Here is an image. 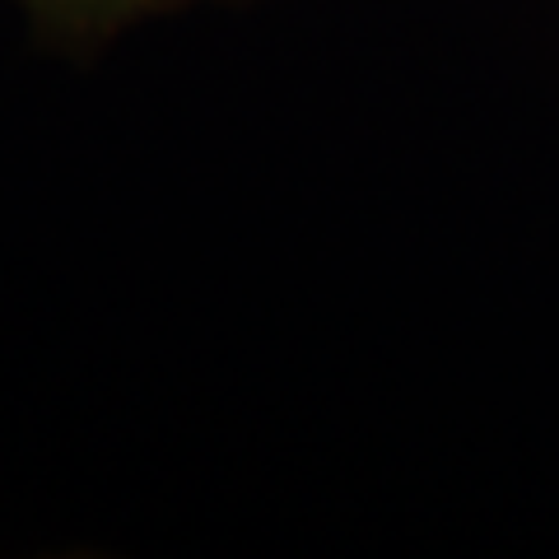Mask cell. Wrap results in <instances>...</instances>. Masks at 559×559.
<instances>
[{"instance_id": "1", "label": "cell", "mask_w": 559, "mask_h": 559, "mask_svg": "<svg viewBox=\"0 0 559 559\" xmlns=\"http://www.w3.org/2000/svg\"><path fill=\"white\" fill-rule=\"evenodd\" d=\"M14 5L28 10V20L43 33H51L57 43H108L112 33L145 24L154 14L197 5V0H14Z\"/></svg>"}]
</instances>
